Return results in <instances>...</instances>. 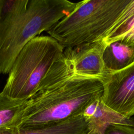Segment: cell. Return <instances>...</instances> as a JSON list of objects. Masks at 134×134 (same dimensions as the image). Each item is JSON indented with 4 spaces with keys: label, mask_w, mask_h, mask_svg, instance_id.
Wrapping results in <instances>:
<instances>
[{
    "label": "cell",
    "mask_w": 134,
    "mask_h": 134,
    "mask_svg": "<svg viewBox=\"0 0 134 134\" xmlns=\"http://www.w3.org/2000/svg\"><path fill=\"white\" fill-rule=\"evenodd\" d=\"M102 79L74 75L63 55L28 99L20 130L41 128L82 115L101 99Z\"/></svg>",
    "instance_id": "cell-1"
},
{
    "label": "cell",
    "mask_w": 134,
    "mask_h": 134,
    "mask_svg": "<svg viewBox=\"0 0 134 134\" xmlns=\"http://www.w3.org/2000/svg\"><path fill=\"white\" fill-rule=\"evenodd\" d=\"M76 4L68 0H29L24 13L0 28V74H8L24 47L68 15Z\"/></svg>",
    "instance_id": "cell-2"
},
{
    "label": "cell",
    "mask_w": 134,
    "mask_h": 134,
    "mask_svg": "<svg viewBox=\"0 0 134 134\" xmlns=\"http://www.w3.org/2000/svg\"><path fill=\"white\" fill-rule=\"evenodd\" d=\"M131 0H85L47 31L64 48L102 41Z\"/></svg>",
    "instance_id": "cell-3"
},
{
    "label": "cell",
    "mask_w": 134,
    "mask_h": 134,
    "mask_svg": "<svg viewBox=\"0 0 134 134\" xmlns=\"http://www.w3.org/2000/svg\"><path fill=\"white\" fill-rule=\"evenodd\" d=\"M64 49L50 36L33 38L16 57L2 92L12 98L28 100L62 56Z\"/></svg>",
    "instance_id": "cell-4"
},
{
    "label": "cell",
    "mask_w": 134,
    "mask_h": 134,
    "mask_svg": "<svg viewBox=\"0 0 134 134\" xmlns=\"http://www.w3.org/2000/svg\"><path fill=\"white\" fill-rule=\"evenodd\" d=\"M102 103L127 118L134 115V62L117 71L109 72L102 80Z\"/></svg>",
    "instance_id": "cell-5"
},
{
    "label": "cell",
    "mask_w": 134,
    "mask_h": 134,
    "mask_svg": "<svg viewBox=\"0 0 134 134\" xmlns=\"http://www.w3.org/2000/svg\"><path fill=\"white\" fill-rule=\"evenodd\" d=\"M106 44L103 41H99L65 48L63 54L72 73L102 80L108 73L103 58Z\"/></svg>",
    "instance_id": "cell-6"
},
{
    "label": "cell",
    "mask_w": 134,
    "mask_h": 134,
    "mask_svg": "<svg viewBox=\"0 0 134 134\" xmlns=\"http://www.w3.org/2000/svg\"><path fill=\"white\" fill-rule=\"evenodd\" d=\"M85 117L90 132L102 134L110 124H123L134 126V119L125 118L113 111L101 102L96 101L88 106L82 114Z\"/></svg>",
    "instance_id": "cell-7"
},
{
    "label": "cell",
    "mask_w": 134,
    "mask_h": 134,
    "mask_svg": "<svg viewBox=\"0 0 134 134\" xmlns=\"http://www.w3.org/2000/svg\"><path fill=\"white\" fill-rule=\"evenodd\" d=\"M27 102L12 98L0 92V134L19 131Z\"/></svg>",
    "instance_id": "cell-8"
},
{
    "label": "cell",
    "mask_w": 134,
    "mask_h": 134,
    "mask_svg": "<svg viewBox=\"0 0 134 134\" xmlns=\"http://www.w3.org/2000/svg\"><path fill=\"white\" fill-rule=\"evenodd\" d=\"M103 58L108 73L119 71L134 62V46L120 41L107 43Z\"/></svg>",
    "instance_id": "cell-9"
},
{
    "label": "cell",
    "mask_w": 134,
    "mask_h": 134,
    "mask_svg": "<svg viewBox=\"0 0 134 134\" xmlns=\"http://www.w3.org/2000/svg\"><path fill=\"white\" fill-rule=\"evenodd\" d=\"M87 122L83 115L41 128L20 130L15 134H87Z\"/></svg>",
    "instance_id": "cell-10"
},
{
    "label": "cell",
    "mask_w": 134,
    "mask_h": 134,
    "mask_svg": "<svg viewBox=\"0 0 134 134\" xmlns=\"http://www.w3.org/2000/svg\"><path fill=\"white\" fill-rule=\"evenodd\" d=\"M29 0H0V28L12 22L27 9Z\"/></svg>",
    "instance_id": "cell-11"
},
{
    "label": "cell",
    "mask_w": 134,
    "mask_h": 134,
    "mask_svg": "<svg viewBox=\"0 0 134 134\" xmlns=\"http://www.w3.org/2000/svg\"><path fill=\"white\" fill-rule=\"evenodd\" d=\"M134 18V0L126 6L120 15L109 30L106 37L102 40L106 44L114 41L126 29Z\"/></svg>",
    "instance_id": "cell-12"
},
{
    "label": "cell",
    "mask_w": 134,
    "mask_h": 134,
    "mask_svg": "<svg viewBox=\"0 0 134 134\" xmlns=\"http://www.w3.org/2000/svg\"><path fill=\"white\" fill-rule=\"evenodd\" d=\"M102 134H134V126L123 124H110Z\"/></svg>",
    "instance_id": "cell-13"
},
{
    "label": "cell",
    "mask_w": 134,
    "mask_h": 134,
    "mask_svg": "<svg viewBox=\"0 0 134 134\" xmlns=\"http://www.w3.org/2000/svg\"><path fill=\"white\" fill-rule=\"evenodd\" d=\"M120 41L126 44L134 46V18L131 21L124 33L114 41Z\"/></svg>",
    "instance_id": "cell-14"
},
{
    "label": "cell",
    "mask_w": 134,
    "mask_h": 134,
    "mask_svg": "<svg viewBox=\"0 0 134 134\" xmlns=\"http://www.w3.org/2000/svg\"><path fill=\"white\" fill-rule=\"evenodd\" d=\"M87 134H98V133H94V132H89V133H88Z\"/></svg>",
    "instance_id": "cell-15"
}]
</instances>
